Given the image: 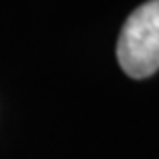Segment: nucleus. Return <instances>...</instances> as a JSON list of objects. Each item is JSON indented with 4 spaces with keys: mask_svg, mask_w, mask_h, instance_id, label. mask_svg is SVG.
I'll return each mask as SVG.
<instances>
[{
    "mask_svg": "<svg viewBox=\"0 0 159 159\" xmlns=\"http://www.w3.org/2000/svg\"><path fill=\"white\" fill-rule=\"evenodd\" d=\"M121 69L132 79H146L159 69V0H150L129 16L117 40Z\"/></svg>",
    "mask_w": 159,
    "mask_h": 159,
    "instance_id": "nucleus-1",
    "label": "nucleus"
}]
</instances>
